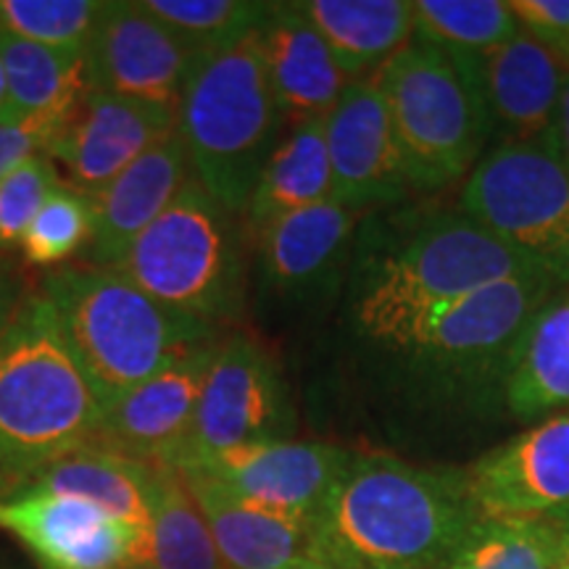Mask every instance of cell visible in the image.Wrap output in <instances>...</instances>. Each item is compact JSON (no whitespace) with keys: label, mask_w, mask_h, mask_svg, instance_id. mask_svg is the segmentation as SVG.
<instances>
[{"label":"cell","mask_w":569,"mask_h":569,"mask_svg":"<svg viewBox=\"0 0 569 569\" xmlns=\"http://www.w3.org/2000/svg\"><path fill=\"white\" fill-rule=\"evenodd\" d=\"M532 269L459 206L411 198L365 213L356 227L343 327L359 356L382 351L440 306Z\"/></svg>","instance_id":"cell-1"},{"label":"cell","mask_w":569,"mask_h":569,"mask_svg":"<svg viewBox=\"0 0 569 569\" xmlns=\"http://www.w3.org/2000/svg\"><path fill=\"white\" fill-rule=\"evenodd\" d=\"M557 288L543 269L498 280L440 306L407 338L361 359L401 411L486 419L507 411L519 338Z\"/></svg>","instance_id":"cell-2"},{"label":"cell","mask_w":569,"mask_h":569,"mask_svg":"<svg viewBox=\"0 0 569 569\" xmlns=\"http://www.w3.org/2000/svg\"><path fill=\"white\" fill-rule=\"evenodd\" d=\"M467 472L353 451L309 519L327 569H440L478 525Z\"/></svg>","instance_id":"cell-3"},{"label":"cell","mask_w":569,"mask_h":569,"mask_svg":"<svg viewBox=\"0 0 569 569\" xmlns=\"http://www.w3.org/2000/svg\"><path fill=\"white\" fill-rule=\"evenodd\" d=\"M101 398L42 293H30L0 340V478L30 482L40 469L92 446Z\"/></svg>","instance_id":"cell-4"},{"label":"cell","mask_w":569,"mask_h":569,"mask_svg":"<svg viewBox=\"0 0 569 569\" xmlns=\"http://www.w3.org/2000/svg\"><path fill=\"white\" fill-rule=\"evenodd\" d=\"M40 293L51 301L103 411L190 348L219 336L217 327L142 293L117 269L61 267L42 280Z\"/></svg>","instance_id":"cell-5"},{"label":"cell","mask_w":569,"mask_h":569,"mask_svg":"<svg viewBox=\"0 0 569 569\" xmlns=\"http://www.w3.org/2000/svg\"><path fill=\"white\" fill-rule=\"evenodd\" d=\"M417 198L465 182L493 142L482 56L411 40L377 71Z\"/></svg>","instance_id":"cell-6"},{"label":"cell","mask_w":569,"mask_h":569,"mask_svg":"<svg viewBox=\"0 0 569 569\" xmlns=\"http://www.w3.org/2000/svg\"><path fill=\"white\" fill-rule=\"evenodd\" d=\"M177 130L196 180L243 217L269 156L288 130L256 32L206 48L184 84Z\"/></svg>","instance_id":"cell-7"},{"label":"cell","mask_w":569,"mask_h":569,"mask_svg":"<svg viewBox=\"0 0 569 569\" xmlns=\"http://www.w3.org/2000/svg\"><path fill=\"white\" fill-rule=\"evenodd\" d=\"M113 269L159 303L219 330L246 315L251 240L243 219L193 180Z\"/></svg>","instance_id":"cell-8"},{"label":"cell","mask_w":569,"mask_h":569,"mask_svg":"<svg viewBox=\"0 0 569 569\" xmlns=\"http://www.w3.org/2000/svg\"><path fill=\"white\" fill-rule=\"evenodd\" d=\"M457 206L528 264L569 282V167L557 134L488 148Z\"/></svg>","instance_id":"cell-9"},{"label":"cell","mask_w":569,"mask_h":569,"mask_svg":"<svg viewBox=\"0 0 569 569\" xmlns=\"http://www.w3.org/2000/svg\"><path fill=\"white\" fill-rule=\"evenodd\" d=\"M298 411L280 356L259 336L227 332L213 343L196 422L177 467L232 451V448L293 440Z\"/></svg>","instance_id":"cell-10"},{"label":"cell","mask_w":569,"mask_h":569,"mask_svg":"<svg viewBox=\"0 0 569 569\" xmlns=\"http://www.w3.org/2000/svg\"><path fill=\"white\" fill-rule=\"evenodd\" d=\"M361 217L327 198L267 224L251 240V274L259 296L282 309H311L338 298Z\"/></svg>","instance_id":"cell-11"},{"label":"cell","mask_w":569,"mask_h":569,"mask_svg":"<svg viewBox=\"0 0 569 569\" xmlns=\"http://www.w3.org/2000/svg\"><path fill=\"white\" fill-rule=\"evenodd\" d=\"M203 48L182 38L142 6V0L109 3L84 53L88 88L174 111Z\"/></svg>","instance_id":"cell-12"},{"label":"cell","mask_w":569,"mask_h":569,"mask_svg":"<svg viewBox=\"0 0 569 569\" xmlns=\"http://www.w3.org/2000/svg\"><path fill=\"white\" fill-rule=\"evenodd\" d=\"M11 530L42 569H124L146 559L148 536L84 498L24 488L0 503Z\"/></svg>","instance_id":"cell-13"},{"label":"cell","mask_w":569,"mask_h":569,"mask_svg":"<svg viewBox=\"0 0 569 569\" xmlns=\"http://www.w3.org/2000/svg\"><path fill=\"white\" fill-rule=\"evenodd\" d=\"M325 140L332 198L348 209L369 213L417 198L377 77L348 82L336 109L327 113Z\"/></svg>","instance_id":"cell-14"},{"label":"cell","mask_w":569,"mask_h":569,"mask_svg":"<svg viewBox=\"0 0 569 569\" xmlns=\"http://www.w3.org/2000/svg\"><path fill=\"white\" fill-rule=\"evenodd\" d=\"M465 472L480 517H569V409L490 448Z\"/></svg>","instance_id":"cell-15"},{"label":"cell","mask_w":569,"mask_h":569,"mask_svg":"<svg viewBox=\"0 0 569 569\" xmlns=\"http://www.w3.org/2000/svg\"><path fill=\"white\" fill-rule=\"evenodd\" d=\"M219 338V336H217ZM217 338L140 382L103 411L92 446L153 467H177L188 448Z\"/></svg>","instance_id":"cell-16"},{"label":"cell","mask_w":569,"mask_h":569,"mask_svg":"<svg viewBox=\"0 0 569 569\" xmlns=\"http://www.w3.org/2000/svg\"><path fill=\"white\" fill-rule=\"evenodd\" d=\"M351 453V448L319 440H269L180 469H201L246 501L311 519Z\"/></svg>","instance_id":"cell-17"},{"label":"cell","mask_w":569,"mask_h":569,"mask_svg":"<svg viewBox=\"0 0 569 569\" xmlns=\"http://www.w3.org/2000/svg\"><path fill=\"white\" fill-rule=\"evenodd\" d=\"M174 130V111L88 90L80 113L48 156L63 167L69 188L92 198Z\"/></svg>","instance_id":"cell-18"},{"label":"cell","mask_w":569,"mask_h":569,"mask_svg":"<svg viewBox=\"0 0 569 569\" xmlns=\"http://www.w3.org/2000/svg\"><path fill=\"white\" fill-rule=\"evenodd\" d=\"M196 180L180 130L148 148L92 203V238L84 248V264L113 269L130 246L151 227L169 203Z\"/></svg>","instance_id":"cell-19"},{"label":"cell","mask_w":569,"mask_h":569,"mask_svg":"<svg viewBox=\"0 0 569 569\" xmlns=\"http://www.w3.org/2000/svg\"><path fill=\"white\" fill-rule=\"evenodd\" d=\"M256 38L284 124L325 122L351 80L322 34L296 3H272Z\"/></svg>","instance_id":"cell-20"},{"label":"cell","mask_w":569,"mask_h":569,"mask_svg":"<svg viewBox=\"0 0 569 569\" xmlns=\"http://www.w3.org/2000/svg\"><path fill=\"white\" fill-rule=\"evenodd\" d=\"M567 67L565 59L525 30L493 53L482 56L488 111L493 122L490 148L557 134Z\"/></svg>","instance_id":"cell-21"},{"label":"cell","mask_w":569,"mask_h":569,"mask_svg":"<svg viewBox=\"0 0 569 569\" xmlns=\"http://www.w3.org/2000/svg\"><path fill=\"white\" fill-rule=\"evenodd\" d=\"M182 475L227 567L293 569L311 561L309 519L246 501L201 469H182Z\"/></svg>","instance_id":"cell-22"},{"label":"cell","mask_w":569,"mask_h":569,"mask_svg":"<svg viewBox=\"0 0 569 569\" xmlns=\"http://www.w3.org/2000/svg\"><path fill=\"white\" fill-rule=\"evenodd\" d=\"M569 409V282L559 284L532 315L517 343L507 382V415L517 422Z\"/></svg>","instance_id":"cell-23"},{"label":"cell","mask_w":569,"mask_h":569,"mask_svg":"<svg viewBox=\"0 0 569 569\" xmlns=\"http://www.w3.org/2000/svg\"><path fill=\"white\" fill-rule=\"evenodd\" d=\"M296 6L351 82L375 77L415 34L411 0H303Z\"/></svg>","instance_id":"cell-24"},{"label":"cell","mask_w":569,"mask_h":569,"mask_svg":"<svg viewBox=\"0 0 569 569\" xmlns=\"http://www.w3.org/2000/svg\"><path fill=\"white\" fill-rule=\"evenodd\" d=\"M332 198V169L327 156L325 122L288 127L269 156L243 211L248 240L274 219Z\"/></svg>","instance_id":"cell-25"},{"label":"cell","mask_w":569,"mask_h":569,"mask_svg":"<svg viewBox=\"0 0 569 569\" xmlns=\"http://www.w3.org/2000/svg\"><path fill=\"white\" fill-rule=\"evenodd\" d=\"M153 472V465H142L98 446H84L40 469L27 488L84 498L148 536Z\"/></svg>","instance_id":"cell-26"},{"label":"cell","mask_w":569,"mask_h":569,"mask_svg":"<svg viewBox=\"0 0 569 569\" xmlns=\"http://www.w3.org/2000/svg\"><path fill=\"white\" fill-rule=\"evenodd\" d=\"M146 559L156 569H230L182 469L156 467Z\"/></svg>","instance_id":"cell-27"},{"label":"cell","mask_w":569,"mask_h":569,"mask_svg":"<svg viewBox=\"0 0 569 569\" xmlns=\"http://www.w3.org/2000/svg\"><path fill=\"white\" fill-rule=\"evenodd\" d=\"M565 551L561 519L480 517L440 569H559Z\"/></svg>","instance_id":"cell-28"},{"label":"cell","mask_w":569,"mask_h":569,"mask_svg":"<svg viewBox=\"0 0 569 569\" xmlns=\"http://www.w3.org/2000/svg\"><path fill=\"white\" fill-rule=\"evenodd\" d=\"M0 59L17 117L82 103L90 90L80 53L56 51L0 32Z\"/></svg>","instance_id":"cell-29"},{"label":"cell","mask_w":569,"mask_h":569,"mask_svg":"<svg viewBox=\"0 0 569 569\" xmlns=\"http://www.w3.org/2000/svg\"><path fill=\"white\" fill-rule=\"evenodd\" d=\"M411 40L446 51L488 56L522 30L503 0H411Z\"/></svg>","instance_id":"cell-30"},{"label":"cell","mask_w":569,"mask_h":569,"mask_svg":"<svg viewBox=\"0 0 569 569\" xmlns=\"http://www.w3.org/2000/svg\"><path fill=\"white\" fill-rule=\"evenodd\" d=\"M106 9L101 0H0V32L84 56Z\"/></svg>","instance_id":"cell-31"},{"label":"cell","mask_w":569,"mask_h":569,"mask_svg":"<svg viewBox=\"0 0 569 569\" xmlns=\"http://www.w3.org/2000/svg\"><path fill=\"white\" fill-rule=\"evenodd\" d=\"M142 6L203 51L256 32L272 9L251 0H142Z\"/></svg>","instance_id":"cell-32"},{"label":"cell","mask_w":569,"mask_h":569,"mask_svg":"<svg viewBox=\"0 0 569 569\" xmlns=\"http://www.w3.org/2000/svg\"><path fill=\"white\" fill-rule=\"evenodd\" d=\"M92 238V203L80 190L61 184L42 203L21 240V256L34 267H59L84 253Z\"/></svg>","instance_id":"cell-33"},{"label":"cell","mask_w":569,"mask_h":569,"mask_svg":"<svg viewBox=\"0 0 569 569\" xmlns=\"http://www.w3.org/2000/svg\"><path fill=\"white\" fill-rule=\"evenodd\" d=\"M59 188L61 174L51 156H34L0 177V253L21 248L32 219Z\"/></svg>","instance_id":"cell-34"},{"label":"cell","mask_w":569,"mask_h":569,"mask_svg":"<svg viewBox=\"0 0 569 569\" xmlns=\"http://www.w3.org/2000/svg\"><path fill=\"white\" fill-rule=\"evenodd\" d=\"M82 103L61 106V109L17 117L0 122V177L27 163L34 156H48L63 138L69 124L80 113Z\"/></svg>","instance_id":"cell-35"},{"label":"cell","mask_w":569,"mask_h":569,"mask_svg":"<svg viewBox=\"0 0 569 569\" xmlns=\"http://www.w3.org/2000/svg\"><path fill=\"white\" fill-rule=\"evenodd\" d=\"M525 32L569 63V0H509Z\"/></svg>","instance_id":"cell-36"},{"label":"cell","mask_w":569,"mask_h":569,"mask_svg":"<svg viewBox=\"0 0 569 569\" xmlns=\"http://www.w3.org/2000/svg\"><path fill=\"white\" fill-rule=\"evenodd\" d=\"M24 284H21V274L19 269L11 264L9 259L0 256V340H3L6 330H9L13 317L19 315L21 303L27 301Z\"/></svg>","instance_id":"cell-37"},{"label":"cell","mask_w":569,"mask_h":569,"mask_svg":"<svg viewBox=\"0 0 569 569\" xmlns=\"http://www.w3.org/2000/svg\"><path fill=\"white\" fill-rule=\"evenodd\" d=\"M557 140H559V151H561V156H565V161L569 167V67L565 74V88H561V101H559Z\"/></svg>","instance_id":"cell-38"},{"label":"cell","mask_w":569,"mask_h":569,"mask_svg":"<svg viewBox=\"0 0 569 569\" xmlns=\"http://www.w3.org/2000/svg\"><path fill=\"white\" fill-rule=\"evenodd\" d=\"M9 119H17V113H13V106H11L9 80H6L3 59H0V122H9Z\"/></svg>","instance_id":"cell-39"},{"label":"cell","mask_w":569,"mask_h":569,"mask_svg":"<svg viewBox=\"0 0 569 569\" xmlns=\"http://www.w3.org/2000/svg\"><path fill=\"white\" fill-rule=\"evenodd\" d=\"M561 522H565V528H567V551H565V559H561L559 569H569V517L561 519Z\"/></svg>","instance_id":"cell-40"},{"label":"cell","mask_w":569,"mask_h":569,"mask_svg":"<svg viewBox=\"0 0 569 569\" xmlns=\"http://www.w3.org/2000/svg\"><path fill=\"white\" fill-rule=\"evenodd\" d=\"M124 569H156L151 561H134V565H130V567H124Z\"/></svg>","instance_id":"cell-41"},{"label":"cell","mask_w":569,"mask_h":569,"mask_svg":"<svg viewBox=\"0 0 569 569\" xmlns=\"http://www.w3.org/2000/svg\"><path fill=\"white\" fill-rule=\"evenodd\" d=\"M293 569H327V567L317 565V561H306V565H301V567H293Z\"/></svg>","instance_id":"cell-42"},{"label":"cell","mask_w":569,"mask_h":569,"mask_svg":"<svg viewBox=\"0 0 569 569\" xmlns=\"http://www.w3.org/2000/svg\"><path fill=\"white\" fill-rule=\"evenodd\" d=\"M0 482H3V478H0Z\"/></svg>","instance_id":"cell-43"}]
</instances>
